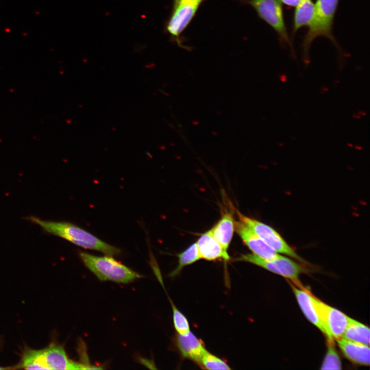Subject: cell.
Returning a JSON list of instances; mask_svg holds the SVG:
<instances>
[{
  "label": "cell",
  "instance_id": "24",
  "mask_svg": "<svg viewBox=\"0 0 370 370\" xmlns=\"http://www.w3.org/2000/svg\"><path fill=\"white\" fill-rule=\"evenodd\" d=\"M180 2L200 5L203 0H178Z\"/></svg>",
  "mask_w": 370,
  "mask_h": 370
},
{
  "label": "cell",
  "instance_id": "16",
  "mask_svg": "<svg viewBox=\"0 0 370 370\" xmlns=\"http://www.w3.org/2000/svg\"><path fill=\"white\" fill-rule=\"evenodd\" d=\"M315 4L311 0H304L295 7L294 12L292 33L304 26H309L315 14Z\"/></svg>",
  "mask_w": 370,
  "mask_h": 370
},
{
  "label": "cell",
  "instance_id": "3",
  "mask_svg": "<svg viewBox=\"0 0 370 370\" xmlns=\"http://www.w3.org/2000/svg\"><path fill=\"white\" fill-rule=\"evenodd\" d=\"M339 0H317L315 4V14L303 42L305 54H308L312 42L317 38L324 36L337 45L332 33L335 15Z\"/></svg>",
  "mask_w": 370,
  "mask_h": 370
},
{
  "label": "cell",
  "instance_id": "10",
  "mask_svg": "<svg viewBox=\"0 0 370 370\" xmlns=\"http://www.w3.org/2000/svg\"><path fill=\"white\" fill-rule=\"evenodd\" d=\"M44 358L49 369H86L94 368L70 359L64 347L55 343L43 349Z\"/></svg>",
  "mask_w": 370,
  "mask_h": 370
},
{
  "label": "cell",
  "instance_id": "7",
  "mask_svg": "<svg viewBox=\"0 0 370 370\" xmlns=\"http://www.w3.org/2000/svg\"><path fill=\"white\" fill-rule=\"evenodd\" d=\"M313 300L327 339L336 340L342 338L349 317L313 295Z\"/></svg>",
  "mask_w": 370,
  "mask_h": 370
},
{
  "label": "cell",
  "instance_id": "25",
  "mask_svg": "<svg viewBox=\"0 0 370 370\" xmlns=\"http://www.w3.org/2000/svg\"><path fill=\"white\" fill-rule=\"evenodd\" d=\"M7 368H11L0 366V369H7Z\"/></svg>",
  "mask_w": 370,
  "mask_h": 370
},
{
  "label": "cell",
  "instance_id": "14",
  "mask_svg": "<svg viewBox=\"0 0 370 370\" xmlns=\"http://www.w3.org/2000/svg\"><path fill=\"white\" fill-rule=\"evenodd\" d=\"M176 344L184 358L200 364L201 358L206 349L202 341L191 331H190L184 335L178 334Z\"/></svg>",
  "mask_w": 370,
  "mask_h": 370
},
{
  "label": "cell",
  "instance_id": "2",
  "mask_svg": "<svg viewBox=\"0 0 370 370\" xmlns=\"http://www.w3.org/2000/svg\"><path fill=\"white\" fill-rule=\"evenodd\" d=\"M79 256L85 266L100 281L126 284L143 277L112 256H97L80 252Z\"/></svg>",
  "mask_w": 370,
  "mask_h": 370
},
{
  "label": "cell",
  "instance_id": "18",
  "mask_svg": "<svg viewBox=\"0 0 370 370\" xmlns=\"http://www.w3.org/2000/svg\"><path fill=\"white\" fill-rule=\"evenodd\" d=\"M369 328L367 326L349 318L348 325L342 338L369 345Z\"/></svg>",
  "mask_w": 370,
  "mask_h": 370
},
{
  "label": "cell",
  "instance_id": "1",
  "mask_svg": "<svg viewBox=\"0 0 370 370\" xmlns=\"http://www.w3.org/2000/svg\"><path fill=\"white\" fill-rule=\"evenodd\" d=\"M26 219L39 226L46 233L60 237L84 249L95 250L110 256L118 255L121 252L118 248L69 222L43 220L34 216Z\"/></svg>",
  "mask_w": 370,
  "mask_h": 370
},
{
  "label": "cell",
  "instance_id": "13",
  "mask_svg": "<svg viewBox=\"0 0 370 370\" xmlns=\"http://www.w3.org/2000/svg\"><path fill=\"white\" fill-rule=\"evenodd\" d=\"M344 356L356 364L368 366L370 362L369 345L341 338L336 340Z\"/></svg>",
  "mask_w": 370,
  "mask_h": 370
},
{
  "label": "cell",
  "instance_id": "23",
  "mask_svg": "<svg viewBox=\"0 0 370 370\" xmlns=\"http://www.w3.org/2000/svg\"><path fill=\"white\" fill-rule=\"evenodd\" d=\"M303 1L304 0H280L282 3L290 7H296Z\"/></svg>",
  "mask_w": 370,
  "mask_h": 370
},
{
  "label": "cell",
  "instance_id": "9",
  "mask_svg": "<svg viewBox=\"0 0 370 370\" xmlns=\"http://www.w3.org/2000/svg\"><path fill=\"white\" fill-rule=\"evenodd\" d=\"M235 229L253 254L265 260L275 258L278 253L240 220L235 221Z\"/></svg>",
  "mask_w": 370,
  "mask_h": 370
},
{
  "label": "cell",
  "instance_id": "8",
  "mask_svg": "<svg viewBox=\"0 0 370 370\" xmlns=\"http://www.w3.org/2000/svg\"><path fill=\"white\" fill-rule=\"evenodd\" d=\"M199 6L173 0L172 12L166 23L165 30L180 47H182L181 34L195 15Z\"/></svg>",
  "mask_w": 370,
  "mask_h": 370
},
{
  "label": "cell",
  "instance_id": "15",
  "mask_svg": "<svg viewBox=\"0 0 370 370\" xmlns=\"http://www.w3.org/2000/svg\"><path fill=\"white\" fill-rule=\"evenodd\" d=\"M235 229V221L232 215L229 212L223 214L220 219L211 229L216 240L227 250L232 240Z\"/></svg>",
  "mask_w": 370,
  "mask_h": 370
},
{
  "label": "cell",
  "instance_id": "6",
  "mask_svg": "<svg viewBox=\"0 0 370 370\" xmlns=\"http://www.w3.org/2000/svg\"><path fill=\"white\" fill-rule=\"evenodd\" d=\"M236 213L239 220L246 224L277 253L287 255L303 264H306L305 261L295 252L272 227L255 219L245 216L238 210H236Z\"/></svg>",
  "mask_w": 370,
  "mask_h": 370
},
{
  "label": "cell",
  "instance_id": "4",
  "mask_svg": "<svg viewBox=\"0 0 370 370\" xmlns=\"http://www.w3.org/2000/svg\"><path fill=\"white\" fill-rule=\"evenodd\" d=\"M235 261L247 262L257 265L289 280L299 288H304L300 281L299 275L305 272L306 269L301 264L286 256L278 254L273 260H265L252 253L241 255Z\"/></svg>",
  "mask_w": 370,
  "mask_h": 370
},
{
  "label": "cell",
  "instance_id": "5",
  "mask_svg": "<svg viewBox=\"0 0 370 370\" xmlns=\"http://www.w3.org/2000/svg\"><path fill=\"white\" fill-rule=\"evenodd\" d=\"M243 2L252 7L258 17L272 28L281 43L291 45L280 0H244Z\"/></svg>",
  "mask_w": 370,
  "mask_h": 370
},
{
  "label": "cell",
  "instance_id": "20",
  "mask_svg": "<svg viewBox=\"0 0 370 370\" xmlns=\"http://www.w3.org/2000/svg\"><path fill=\"white\" fill-rule=\"evenodd\" d=\"M321 366V369H341L342 368L341 360L332 340L327 339V350Z\"/></svg>",
  "mask_w": 370,
  "mask_h": 370
},
{
  "label": "cell",
  "instance_id": "19",
  "mask_svg": "<svg viewBox=\"0 0 370 370\" xmlns=\"http://www.w3.org/2000/svg\"><path fill=\"white\" fill-rule=\"evenodd\" d=\"M178 264L177 267L170 274L174 277L177 275L182 269L187 265L193 264L200 259L196 243L192 244L186 250L178 254Z\"/></svg>",
  "mask_w": 370,
  "mask_h": 370
},
{
  "label": "cell",
  "instance_id": "11",
  "mask_svg": "<svg viewBox=\"0 0 370 370\" xmlns=\"http://www.w3.org/2000/svg\"><path fill=\"white\" fill-rule=\"evenodd\" d=\"M196 244L200 258L207 261L222 259L225 261L230 259L227 250L216 240L211 229L202 234Z\"/></svg>",
  "mask_w": 370,
  "mask_h": 370
},
{
  "label": "cell",
  "instance_id": "21",
  "mask_svg": "<svg viewBox=\"0 0 370 370\" xmlns=\"http://www.w3.org/2000/svg\"><path fill=\"white\" fill-rule=\"evenodd\" d=\"M207 369H230L231 368L224 360L209 353L207 350L204 352L200 364Z\"/></svg>",
  "mask_w": 370,
  "mask_h": 370
},
{
  "label": "cell",
  "instance_id": "22",
  "mask_svg": "<svg viewBox=\"0 0 370 370\" xmlns=\"http://www.w3.org/2000/svg\"><path fill=\"white\" fill-rule=\"evenodd\" d=\"M173 310V319L175 328L178 334L184 335L189 332L190 326L188 319L175 306L170 299Z\"/></svg>",
  "mask_w": 370,
  "mask_h": 370
},
{
  "label": "cell",
  "instance_id": "17",
  "mask_svg": "<svg viewBox=\"0 0 370 370\" xmlns=\"http://www.w3.org/2000/svg\"><path fill=\"white\" fill-rule=\"evenodd\" d=\"M14 368L25 369H49L44 358L42 349L26 347L23 350L20 362Z\"/></svg>",
  "mask_w": 370,
  "mask_h": 370
},
{
  "label": "cell",
  "instance_id": "12",
  "mask_svg": "<svg viewBox=\"0 0 370 370\" xmlns=\"http://www.w3.org/2000/svg\"><path fill=\"white\" fill-rule=\"evenodd\" d=\"M288 283L305 316L325 335L313 302L312 294L305 288H299L290 281H288Z\"/></svg>",
  "mask_w": 370,
  "mask_h": 370
}]
</instances>
